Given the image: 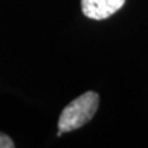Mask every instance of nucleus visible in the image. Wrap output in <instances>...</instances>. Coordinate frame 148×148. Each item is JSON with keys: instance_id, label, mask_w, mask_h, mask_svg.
<instances>
[{"instance_id": "f257e3e1", "label": "nucleus", "mask_w": 148, "mask_h": 148, "mask_svg": "<svg viewBox=\"0 0 148 148\" xmlns=\"http://www.w3.org/2000/svg\"><path fill=\"white\" fill-rule=\"evenodd\" d=\"M99 108V94L86 91L63 109L58 120V131L71 132L88 123Z\"/></svg>"}, {"instance_id": "f03ea898", "label": "nucleus", "mask_w": 148, "mask_h": 148, "mask_svg": "<svg viewBox=\"0 0 148 148\" xmlns=\"http://www.w3.org/2000/svg\"><path fill=\"white\" fill-rule=\"evenodd\" d=\"M126 0H82L83 14L92 20L108 18L125 5Z\"/></svg>"}, {"instance_id": "7ed1b4c3", "label": "nucleus", "mask_w": 148, "mask_h": 148, "mask_svg": "<svg viewBox=\"0 0 148 148\" xmlns=\"http://www.w3.org/2000/svg\"><path fill=\"white\" fill-rule=\"evenodd\" d=\"M14 147H15V143L12 142L11 138L0 132V148H14Z\"/></svg>"}]
</instances>
